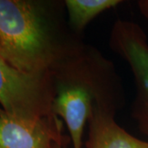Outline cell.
Instances as JSON below:
<instances>
[{"label": "cell", "mask_w": 148, "mask_h": 148, "mask_svg": "<svg viewBox=\"0 0 148 148\" xmlns=\"http://www.w3.org/2000/svg\"><path fill=\"white\" fill-rule=\"evenodd\" d=\"M69 23L74 31L82 32L101 13L120 4V0H67L64 2Z\"/></svg>", "instance_id": "7"}, {"label": "cell", "mask_w": 148, "mask_h": 148, "mask_svg": "<svg viewBox=\"0 0 148 148\" xmlns=\"http://www.w3.org/2000/svg\"><path fill=\"white\" fill-rule=\"evenodd\" d=\"M52 76L56 87L53 114L65 122L73 148H82L85 125L94 104L116 110L119 102L113 66L93 49L73 44Z\"/></svg>", "instance_id": "1"}, {"label": "cell", "mask_w": 148, "mask_h": 148, "mask_svg": "<svg viewBox=\"0 0 148 148\" xmlns=\"http://www.w3.org/2000/svg\"><path fill=\"white\" fill-rule=\"evenodd\" d=\"M69 45L57 36L45 4L0 0V57L15 69L52 74Z\"/></svg>", "instance_id": "2"}, {"label": "cell", "mask_w": 148, "mask_h": 148, "mask_svg": "<svg viewBox=\"0 0 148 148\" xmlns=\"http://www.w3.org/2000/svg\"><path fill=\"white\" fill-rule=\"evenodd\" d=\"M114 113V108L94 104L86 148H148V142L132 136L117 123Z\"/></svg>", "instance_id": "6"}, {"label": "cell", "mask_w": 148, "mask_h": 148, "mask_svg": "<svg viewBox=\"0 0 148 148\" xmlns=\"http://www.w3.org/2000/svg\"><path fill=\"white\" fill-rule=\"evenodd\" d=\"M138 6L140 12L143 16L148 19V0H140L138 2Z\"/></svg>", "instance_id": "8"}, {"label": "cell", "mask_w": 148, "mask_h": 148, "mask_svg": "<svg viewBox=\"0 0 148 148\" xmlns=\"http://www.w3.org/2000/svg\"><path fill=\"white\" fill-rule=\"evenodd\" d=\"M65 143L58 117L29 119L0 109V148H53Z\"/></svg>", "instance_id": "5"}, {"label": "cell", "mask_w": 148, "mask_h": 148, "mask_svg": "<svg viewBox=\"0 0 148 148\" xmlns=\"http://www.w3.org/2000/svg\"><path fill=\"white\" fill-rule=\"evenodd\" d=\"M53 148H64V145H61V144H55Z\"/></svg>", "instance_id": "9"}, {"label": "cell", "mask_w": 148, "mask_h": 148, "mask_svg": "<svg viewBox=\"0 0 148 148\" xmlns=\"http://www.w3.org/2000/svg\"><path fill=\"white\" fill-rule=\"evenodd\" d=\"M111 49L128 64L133 74L137 95L132 116L138 129L148 137V39L138 23L118 20L111 29Z\"/></svg>", "instance_id": "4"}, {"label": "cell", "mask_w": 148, "mask_h": 148, "mask_svg": "<svg viewBox=\"0 0 148 148\" xmlns=\"http://www.w3.org/2000/svg\"><path fill=\"white\" fill-rule=\"evenodd\" d=\"M55 95L52 74L25 73L0 57V105L6 113L29 119L53 118Z\"/></svg>", "instance_id": "3"}]
</instances>
